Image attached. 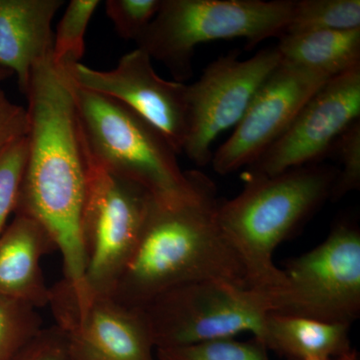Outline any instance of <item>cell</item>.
I'll list each match as a JSON object with an SVG mask.
<instances>
[{
	"mask_svg": "<svg viewBox=\"0 0 360 360\" xmlns=\"http://www.w3.org/2000/svg\"><path fill=\"white\" fill-rule=\"evenodd\" d=\"M155 349L186 347L250 331L262 340L269 297L224 281H201L165 291L141 307Z\"/></svg>",
	"mask_w": 360,
	"mask_h": 360,
	"instance_id": "cell-7",
	"label": "cell"
},
{
	"mask_svg": "<svg viewBox=\"0 0 360 360\" xmlns=\"http://www.w3.org/2000/svg\"><path fill=\"white\" fill-rule=\"evenodd\" d=\"M27 150L26 136L11 142L0 150V236L11 213L15 212L20 200Z\"/></svg>",
	"mask_w": 360,
	"mask_h": 360,
	"instance_id": "cell-22",
	"label": "cell"
},
{
	"mask_svg": "<svg viewBox=\"0 0 360 360\" xmlns=\"http://www.w3.org/2000/svg\"><path fill=\"white\" fill-rule=\"evenodd\" d=\"M213 182L194 200L174 206L153 200L134 253L110 295L142 307L165 291L201 281L246 286L245 271L219 221Z\"/></svg>",
	"mask_w": 360,
	"mask_h": 360,
	"instance_id": "cell-2",
	"label": "cell"
},
{
	"mask_svg": "<svg viewBox=\"0 0 360 360\" xmlns=\"http://www.w3.org/2000/svg\"><path fill=\"white\" fill-rule=\"evenodd\" d=\"M335 167L310 165L274 176H245L243 191L220 201L219 221L243 264L251 290L270 300L286 281L274 264V250L326 200L338 176Z\"/></svg>",
	"mask_w": 360,
	"mask_h": 360,
	"instance_id": "cell-3",
	"label": "cell"
},
{
	"mask_svg": "<svg viewBox=\"0 0 360 360\" xmlns=\"http://www.w3.org/2000/svg\"><path fill=\"white\" fill-rule=\"evenodd\" d=\"M44 328L39 309L0 296V360H11Z\"/></svg>",
	"mask_w": 360,
	"mask_h": 360,
	"instance_id": "cell-19",
	"label": "cell"
},
{
	"mask_svg": "<svg viewBox=\"0 0 360 360\" xmlns=\"http://www.w3.org/2000/svg\"><path fill=\"white\" fill-rule=\"evenodd\" d=\"M295 4V0H162L136 44L184 80L193 73L196 46L243 39L253 49L270 37H283Z\"/></svg>",
	"mask_w": 360,
	"mask_h": 360,
	"instance_id": "cell-5",
	"label": "cell"
},
{
	"mask_svg": "<svg viewBox=\"0 0 360 360\" xmlns=\"http://www.w3.org/2000/svg\"><path fill=\"white\" fill-rule=\"evenodd\" d=\"M286 281L270 312L350 324L360 314V231L349 219L333 225L323 243L286 264Z\"/></svg>",
	"mask_w": 360,
	"mask_h": 360,
	"instance_id": "cell-8",
	"label": "cell"
},
{
	"mask_svg": "<svg viewBox=\"0 0 360 360\" xmlns=\"http://www.w3.org/2000/svg\"><path fill=\"white\" fill-rule=\"evenodd\" d=\"M360 120V66L329 79L303 106L286 131L253 165L245 176H274L316 165L335 141Z\"/></svg>",
	"mask_w": 360,
	"mask_h": 360,
	"instance_id": "cell-10",
	"label": "cell"
},
{
	"mask_svg": "<svg viewBox=\"0 0 360 360\" xmlns=\"http://www.w3.org/2000/svg\"><path fill=\"white\" fill-rule=\"evenodd\" d=\"M283 61L276 46L240 60L231 51L207 65L188 85V129L184 153L198 167L212 158V146L225 130L236 127L258 90Z\"/></svg>",
	"mask_w": 360,
	"mask_h": 360,
	"instance_id": "cell-9",
	"label": "cell"
},
{
	"mask_svg": "<svg viewBox=\"0 0 360 360\" xmlns=\"http://www.w3.org/2000/svg\"><path fill=\"white\" fill-rule=\"evenodd\" d=\"M28 131L27 110L22 106L11 103L0 89V150Z\"/></svg>",
	"mask_w": 360,
	"mask_h": 360,
	"instance_id": "cell-26",
	"label": "cell"
},
{
	"mask_svg": "<svg viewBox=\"0 0 360 360\" xmlns=\"http://www.w3.org/2000/svg\"><path fill=\"white\" fill-rule=\"evenodd\" d=\"M262 342L224 338L186 347L158 348V360H269Z\"/></svg>",
	"mask_w": 360,
	"mask_h": 360,
	"instance_id": "cell-21",
	"label": "cell"
},
{
	"mask_svg": "<svg viewBox=\"0 0 360 360\" xmlns=\"http://www.w3.org/2000/svg\"><path fill=\"white\" fill-rule=\"evenodd\" d=\"M66 70L77 86L127 106L160 131L177 155L184 153L188 129V85L161 78L146 51L137 47L124 54L112 70H94L82 63Z\"/></svg>",
	"mask_w": 360,
	"mask_h": 360,
	"instance_id": "cell-11",
	"label": "cell"
},
{
	"mask_svg": "<svg viewBox=\"0 0 360 360\" xmlns=\"http://www.w3.org/2000/svg\"><path fill=\"white\" fill-rule=\"evenodd\" d=\"M13 71L6 70V68H4L0 66V82L7 79V78L13 77Z\"/></svg>",
	"mask_w": 360,
	"mask_h": 360,
	"instance_id": "cell-27",
	"label": "cell"
},
{
	"mask_svg": "<svg viewBox=\"0 0 360 360\" xmlns=\"http://www.w3.org/2000/svg\"><path fill=\"white\" fill-rule=\"evenodd\" d=\"M161 1L162 0H108L106 15L122 39L137 41L160 11Z\"/></svg>",
	"mask_w": 360,
	"mask_h": 360,
	"instance_id": "cell-23",
	"label": "cell"
},
{
	"mask_svg": "<svg viewBox=\"0 0 360 360\" xmlns=\"http://www.w3.org/2000/svg\"><path fill=\"white\" fill-rule=\"evenodd\" d=\"M99 4L98 0H71L54 35V63L65 68L80 63L85 51V32Z\"/></svg>",
	"mask_w": 360,
	"mask_h": 360,
	"instance_id": "cell-20",
	"label": "cell"
},
{
	"mask_svg": "<svg viewBox=\"0 0 360 360\" xmlns=\"http://www.w3.org/2000/svg\"><path fill=\"white\" fill-rule=\"evenodd\" d=\"M63 0H0V66L27 92L35 66L53 49L52 21Z\"/></svg>",
	"mask_w": 360,
	"mask_h": 360,
	"instance_id": "cell-14",
	"label": "cell"
},
{
	"mask_svg": "<svg viewBox=\"0 0 360 360\" xmlns=\"http://www.w3.org/2000/svg\"><path fill=\"white\" fill-rule=\"evenodd\" d=\"M49 307L65 333L68 360H155V341L141 307L103 295L77 311L51 288Z\"/></svg>",
	"mask_w": 360,
	"mask_h": 360,
	"instance_id": "cell-13",
	"label": "cell"
},
{
	"mask_svg": "<svg viewBox=\"0 0 360 360\" xmlns=\"http://www.w3.org/2000/svg\"><path fill=\"white\" fill-rule=\"evenodd\" d=\"M311 360H333V359H311Z\"/></svg>",
	"mask_w": 360,
	"mask_h": 360,
	"instance_id": "cell-28",
	"label": "cell"
},
{
	"mask_svg": "<svg viewBox=\"0 0 360 360\" xmlns=\"http://www.w3.org/2000/svg\"><path fill=\"white\" fill-rule=\"evenodd\" d=\"M80 137L86 174L80 238L91 300L112 292L134 253L153 198L139 184L111 174L92 155L82 129Z\"/></svg>",
	"mask_w": 360,
	"mask_h": 360,
	"instance_id": "cell-6",
	"label": "cell"
},
{
	"mask_svg": "<svg viewBox=\"0 0 360 360\" xmlns=\"http://www.w3.org/2000/svg\"><path fill=\"white\" fill-rule=\"evenodd\" d=\"M360 28L359 0H300L284 34L321 30L347 32Z\"/></svg>",
	"mask_w": 360,
	"mask_h": 360,
	"instance_id": "cell-18",
	"label": "cell"
},
{
	"mask_svg": "<svg viewBox=\"0 0 360 360\" xmlns=\"http://www.w3.org/2000/svg\"><path fill=\"white\" fill-rule=\"evenodd\" d=\"M348 324L269 312L260 342L297 360H356Z\"/></svg>",
	"mask_w": 360,
	"mask_h": 360,
	"instance_id": "cell-16",
	"label": "cell"
},
{
	"mask_svg": "<svg viewBox=\"0 0 360 360\" xmlns=\"http://www.w3.org/2000/svg\"><path fill=\"white\" fill-rule=\"evenodd\" d=\"M56 250L51 236L39 221L15 214L0 236V296L37 309L49 307L51 286L40 264L45 255Z\"/></svg>",
	"mask_w": 360,
	"mask_h": 360,
	"instance_id": "cell-15",
	"label": "cell"
},
{
	"mask_svg": "<svg viewBox=\"0 0 360 360\" xmlns=\"http://www.w3.org/2000/svg\"><path fill=\"white\" fill-rule=\"evenodd\" d=\"M276 49L286 63L335 77L360 66V28L283 34Z\"/></svg>",
	"mask_w": 360,
	"mask_h": 360,
	"instance_id": "cell-17",
	"label": "cell"
},
{
	"mask_svg": "<svg viewBox=\"0 0 360 360\" xmlns=\"http://www.w3.org/2000/svg\"><path fill=\"white\" fill-rule=\"evenodd\" d=\"M11 360H68L65 333L56 326L44 328Z\"/></svg>",
	"mask_w": 360,
	"mask_h": 360,
	"instance_id": "cell-25",
	"label": "cell"
},
{
	"mask_svg": "<svg viewBox=\"0 0 360 360\" xmlns=\"http://www.w3.org/2000/svg\"><path fill=\"white\" fill-rule=\"evenodd\" d=\"M27 160L14 214L46 229L63 258L66 286L79 307L89 302L80 217L85 195V161L75 84L53 58L35 66L26 92Z\"/></svg>",
	"mask_w": 360,
	"mask_h": 360,
	"instance_id": "cell-1",
	"label": "cell"
},
{
	"mask_svg": "<svg viewBox=\"0 0 360 360\" xmlns=\"http://www.w3.org/2000/svg\"><path fill=\"white\" fill-rule=\"evenodd\" d=\"M75 98L80 129L94 158L111 174L146 189L156 202H188L212 182L200 172L182 170L167 139L127 106L75 84Z\"/></svg>",
	"mask_w": 360,
	"mask_h": 360,
	"instance_id": "cell-4",
	"label": "cell"
},
{
	"mask_svg": "<svg viewBox=\"0 0 360 360\" xmlns=\"http://www.w3.org/2000/svg\"><path fill=\"white\" fill-rule=\"evenodd\" d=\"M333 150L336 151L342 163L330 195V200L338 201L360 187V120L340 135Z\"/></svg>",
	"mask_w": 360,
	"mask_h": 360,
	"instance_id": "cell-24",
	"label": "cell"
},
{
	"mask_svg": "<svg viewBox=\"0 0 360 360\" xmlns=\"http://www.w3.org/2000/svg\"><path fill=\"white\" fill-rule=\"evenodd\" d=\"M331 78L281 61L258 90L233 134L213 153L210 163L214 172L231 174L253 165Z\"/></svg>",
	"mask_w": 360,
	"mask_h": 360,
	"instance_id": "cell-12",
	"label": "cell"
}]
</instances>
